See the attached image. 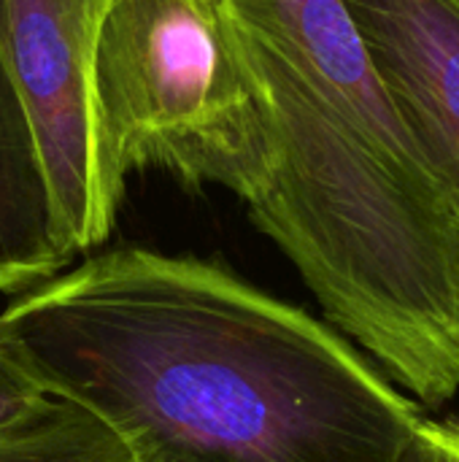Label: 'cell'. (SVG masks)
Returning <instances> with one entry per match:
<instances>
[{"mask_svg": "<svg viewBox=\"0 0 459 462\" xmlns=\"http://www.w3.org/2000/svg\"><path fill=\"white\" fill-rule=\"evenodd\" d=\"M108 0H0V60L27 111L57 214L76 252L108 241L124 179L106 157L92 65Z\"/></svg>", "mask_w": 459, "mask_h": 462, "instance_id": "4", "label": "cell"}, {"mask_svg": "<svg viewBox=\"0 0 459 462\" xmlns=\"http://www.w3.org/2000/svg\"><path fill=\"white\" fill-rule=\"evenodd\" d=\"M95 119L119 179L162 168L243 203L276 154L271 92L222 0H108L92 65Z\"/></svg>", "mask_w": 459, "mask_h": 462, "instance_id": "3", "label": "cell"}, {"mask_svg": "<svg viewBox=\"0 0 459 462\" xmlns=\"http://www.w3.org/2000/svg\"><path fill=\"white\" fill-rule=\"evenodd\" d=\"M0 462H135L130 449L92 414L54 401L30 428L0 439Z\"/></svg>", "mask_w": 459, "mask_h": 462, "instance_id": "8", "label": "cell"}, {"mask_svg": "<svg viewBox=\"0 0 459 462\" xmlns=\"http://www.w3.org/2000/svg\"><path fill=\"white\" fill-rule=\"evenodd\" d=\"M459 222V0H344Z\"/></svg>", "mask_w": 459, "mask_h": 462, "instance_id": "5", "label": "cell"}, {"mask_svg": "<svg viewBox=\"0 0 459 462\" xmlns=\"http://www.w3.org/2000/svg\"><path fill=\"white\" fill-rule=\"evenodd\" d=\"M0 341L135 462H400L427 420L341 333L192 254H89L19 292Z\"/></svg>", "mask_w": 459, "mask_h": 462, "instance_id": "1", "label": "cell"}, {"mask_svg": "<svg viewBox=\"0 0 459 462\" xmlns=\"http://www.w3.org/2000/svg\"><path fill=\"white\" fill-rule=\"evenodd\" d=\"M400 462H459V420H425Z\"/></svg>", "mask_w": 459, "mask_h": 462, "instance_id": "10", "label": "cell"}, {"mask_svg": "<svg viewBox=\"0 0 459 462\" xmlns=\"http://www.w3.org/2000/svg\"><path fill=\"white\" fill-rule=\"evenodd\" d=\"M233 19L281 54L344 119L395 157L427 165L373 70L344 0H222ZM436 181V179H433Z\"/></svg>", "mask_w": 459, "mask_h": 462, "instance_id": "6", "label": "cell"}, {"mask_svg": "<svg viewBox=\"0 0 459 462\" xmlns=\"http://www.w3.org/2000/svg\"><path fill=\"white\" fill-rule=\"evenodd\" d=\"M241 27V24H238ZM271 92L276 154L246 211L330 325L419 406L459 393V222L441 187L344 119L241 27Z\"/></svg>", "mask_w": 459, "mask_h": 462, "instance_id": "2", "label": "cell"}, {"mask_svg": "<svg viewBox=\"0 0 459 462\" xmlns=\"http://www.w3.org/2000/svg\"><path fill=\"white\" fill-rule=\"evenodd\" d=\"M51 406L54 398L0 341V439L30 428Z\"/></svg>", "mask_w": 459, "mask_h": 462, "instance_id": "9", "label": "cell"}, {"mask_svg": "<svg viewBox=\"0 0 459 462\" xmlns=\"http://www.w3.org/2000/svg\"><path fill=\"white\" fill-rule=\"evenodd\" d=\"M73 254L27 111L0 60V292L19 295L54 279Z\"/></svg>", "mask_w": 459, "mask_h": 462, "instance_id": "7", "label": "cell"}]
</instances>
